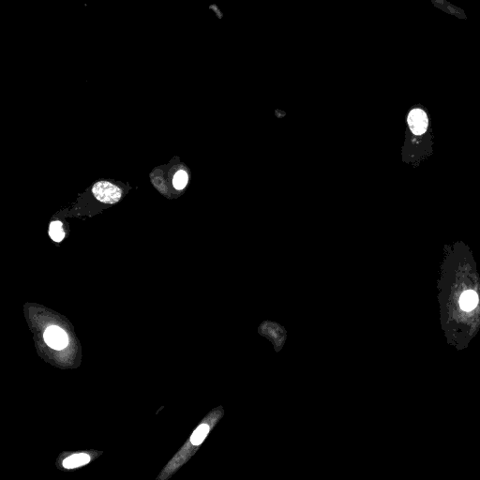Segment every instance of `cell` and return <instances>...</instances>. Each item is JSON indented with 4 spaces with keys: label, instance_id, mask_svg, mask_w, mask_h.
Returning a JSON list of instances; mask_svg holds the SVG:
<instances>
[{
    "label": "cell",
    "instance_id": "2",
    "mask_svg": "<svg viewBox=\"0 0 480 480\" xmlns=\"http://www.w3.org/2000/svg\"><path fill=\"white\" fill-rule=\"evenodd\" d=\"M44 340L49 346L55 350H62L67 347L69 342L67 333L57 325L49 326L45 330Z\"/></svg>",
    "mask_w": 480,
    "mask_h": 480
},
{
    "label": "cell",
    "instance_id": "4",
    "mask_svg": "<svg viewBox=\"0 0 480 480\" xmlns=\"http://www.w3.org/2000/svg\"><path fill=\"white\" fill-rule=\"evenodd\" d=\"M479 304V296L475 291L464 292L460 299V306L464 312H472Z\"/></svg>",
    "mask_w": 480,
    "mask_h": 480
},
{
    "label": "cell",
    "instance_id": "7",
    "mask_svg": "<svg viewBox=\"0 0 480 480\" xmlns=\"http://www.w3.org/2000/svg\"><path fill=\"white\" fill-rule=\"evenodd\" d=\"M209 432V427L206 424H203L199 426L195 432L192 433L191 437V442L194 445H199L201 443H203L204 438L206 437L207 433Z\"/></svg>",
    "mask_w": 480,
    "mask_h": 480
},
{
    "label": "cell",
    "instance_id": "5",
    "mask_svg": "<svg viewBox=\"0 0 480 480\" xmlns=\"http://www.w3.org/2000/svg\"><path fill=\"white\" fill-rule=\"evenodd\" d=\"M90 461V457L86 454H75L72 456L69 457L64 460L63 461V466L65 468L72 469L85 465Z\"/></svg>",
    "mask_w": 480,
    "mask_h": 480
},
{
    "label": "cell",
    "instance_id": "3",
    "mask_svg": "<svg viewBox=\"0 0 480 480\" xmlns=\"http://www.w3.org/2000/svg\"><path fill=\"white\" fill-rule=\"evenodd\" d=\"M410 130L416 135H421L427 131L429 120L426 113L421 109H413L408 116Z\"/></svg>",
    "mask_w": 480,
    "mask_h": 480
},
{
    "label": "cell",
    "instance_id": "1",
    "mask_svg": "<svg viewBox=\"0 0 480 480\" xmlns=\"http://www.w3.org/2000/svg\"><path fill=\"white\" fill-rule=\"evenodd\" d=\"M92 192L98 201L103 204H116L121 199L122 195L120 188L108 181H99L95 183Z\"/></svg>",
    "mask_w": 480,
    "mask_h": 480
},
{
    "label": "cell",
    "instance_id": "6",
    "mask_svg": "<svg viewBox=\"0 0 480 480\" xmlns=\"http://www.w3.org/2000/svg\"><path fill=\"white\" fill-rule=\"evenodd\" d=\"M49 236L55 242H60L65 238V232L63 230L62 222L60 220L52 221L49 227Z\"/></svg>",
    "mask_w": 480,
    "mask_h": 480
},
{
    "label": "cell",
    "instance_id": "8",
    "mask_svg": "<svg viewBox=\"0 0 480 480\" xmlns=\"http://www.w3.org/2000/svg\"><path fill=\"white\" fill-rule=\"evenodd\" d=\"M188 181H189L188 174L185 171L180 170L175 175V177L173 179V185H174L175 189L181 191L187 186Z\"/></svg>",
    "mask_w": 480,
    "mask_h": 480
}]
</instances>
